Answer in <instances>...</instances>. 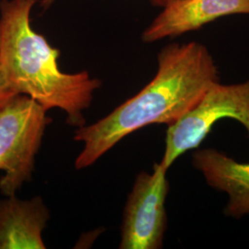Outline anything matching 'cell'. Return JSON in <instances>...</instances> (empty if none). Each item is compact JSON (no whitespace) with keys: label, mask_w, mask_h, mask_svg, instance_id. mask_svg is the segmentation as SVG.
Returning a JSON list of instances; mask_svg holds the SVG:
<instances>
[{"label":"cell","mask_w":249,"mask_h":249,"mask_svg":"<svg viewBox=\"0 0 249 249\" xmlns=\"http://www.w3.org/2000/svg\"><path fill=\"white\" fill-rule=\"evenodd\" d=\"M219 71L209 49L197 42L171 44L158 53L154 78L108 116L75 131L83 143L77 169L92 165L129 134L151 124H175L216 82Z\"/></svg>","instance_id":"cell-1"},{"label":"cell","mask_w":249,"mask_h":249,"mask_svg":"<svg viewBox=\"0 0 249 249\" xmlns=\"http://www.w3.org/2000/svg\"><path fill=\"white\" fill-rule=\"evenodd\" d=\"M37 0H1L0 69L11 88L34 99L46 110L59 108L67 122L85 124L89 108L101 81L87 71L69 74L58 66L60 52L31 25V12Z\"/></svg>","instance_id":"cell-2"},{"label":"cell","mask_w":249,"mask_h":249,"mask_svg":"<svg viewBox=\"0 0 249 249\" xmlns=\"http://www.w3.org/2000/svg\"><path fill=\"white\" fill-rule=\"evenodd\" d=\"M46 109L26 94L0 101V191L13 196L32 179L36 156L49 122Z\"/></svg>","instance_id":"cell-3"},{"label":"cell","mask_w":249,"mask_h":249,"mask_svg":"<svg viewBox=\"0 0 249 249\" xmlns=\"http://www.w3.org/2000/svg\"><path fill=\"white\" fill-rule=\"evenodd\" d=\"M223 118L238 121L249 138V79L235 84L216 82L195 107L168 125L160 164L169 169L181 155L197 149L215 123Z\"/></svg>","instance_id":"cell-4"},{"label":"cell","mask_w":249,"mask_h":249,"mask_svg":"<svg viewBox=\"0 0 249 249\" xmlns=\"http://www.w3.org/2000/svg\"><path fill=\"white\" fill-rule=\"evenodd\" d=\"M167 171L155 163L151 174L142 172L135 180L124 207L120 249H160L167 228Z\"/></svg>","instance_id":"cell-5"},{"label":"cell","mask_w":249,"mask_h":249,"mask_svg":"<svg viewBox=\"0 0 249 249\" xmlns=\"http://www.w3.org/2000/svg\"><path fill=\"white\" fill-rule=\"evenodd\" d=\"M249 15V0H174L143 32L144 43H154L196 31L217 18Z\"/></svg>","instance_id":"cell-6"},{"label":"cell","mask_w":249,"mask_h":249,"mask_svg":"<svg viewBox=\"0 0 249 249\" xmlns=\"http://www.w3.org/2000/svg\"><path fill=\"white\" fill-rule=\"evenodd\" d=\"M192 164L210 187L227 194L223 209L226 217L241 219L249 215V163L239 162L213 148H197Z\"/></svg>","instance_id":"cell-7"},{"label":"cell","mask_w":249,"mask_h":249,"mask_svg":"<svg viewBox=\"0 0 249 249\" xmlns=\"http://www.w3.org/2000/svg\"><path fill=\"white\" fill-rule=\"evenodd\" d=\"M49 218L40 196L0 199V249H45L43 231Z\"/></svg>","instance_id":"cell-8"},{"label":"cell","mask_w":249,"mask_h":249,"mask_svg":"<svg viewBox=\"0 0 249 249\" xmlns=\"http://www.w3.org/2000/svg\"><path fill=\"white\" fill-rule=\"evenodd\" d=\"M15 93V90L11 88L8 80L5 78L2 70L0 69V101Z\"/></svg>","instance_id":"cell-9"},{"label":"cell","mask_w":249,"mask_h":249,"mask_svg":"<svg viewBox=\"0 0 249 249\" xmlns=\"http://www.w3.org/2000/svg\"><path fill=\"white\" fill-rule=\"evenodd\" d=\"M151 3L154 5V6H157V7H163L165 6L167 3H169L171 1H174V0H150Z\"/></svg>","instance_id":"cell-10"},{"label":"cell","mask_w":249,"mask_h":249,"mask_svg":"<svg viewBox=\"0 0 249 249\" xmlns=\"http://www.w3.org/2000/svg\"><path fill=\"white\" fill-rule=\"evenodd\" d=\"M53 2H54V0H42V7L44 9H47L52 5V3Z\"/></svg>","instance_id":"cell-11"}]
</instances>
